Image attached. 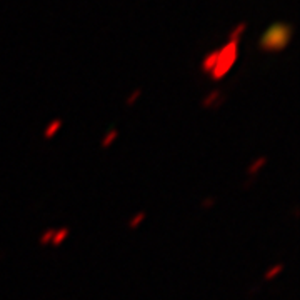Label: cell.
Returning <instances> with one entry per match:
<instances>
[{
  "label": "cell",
  "instance_id": "obj_3",
  "mask_svg": "<svg viewBox=\"0 0 300 300\" xmlns=\"http://www.w3.org/2000/svg\"><path fill=\"white\" fill-rule=\"evenodd\" d=\"M60 127H62V122H60V120H54V122H52L50 125L45 128V133H44L45 139H52V137L55 135L57 130H59Z\"/></svg>",
  "mask_w": 300,
  "mask_h": 300
},
{
  "label": "cell",
  "instance_id": "obj_4",
  "mask_svg": "<svg viewBox=\"0 0 300 300\" xmlns=\"http://www.w3.org/2000/svg\"><path fill=\"white\" fill-rule=\"evenodd\" d=\"M115 139H117V132H115V130H110V132L107 133L105 139L102 140V147H103V149H107V147H110V142H113Z\"/></svg>",
  "mask_w": 300,
  "mask_h": 300
},
{
  "label": "cell",
  "instance_id": "obj_2",
  "mask_svg": "<svg viewBox=\"0 0 300 300\" xmlns=\"http://www.w3.org/2000/svg\"><path fill=\"white\" fill-rule=\"evenodd\" d=\"M69 233H70V230H69V228H65V227H62L60 230H55V233H54V237H52V242H50V244L55 245V247H59L62 242H64L67 237H69Z\"/></svg>",
  "mask_w": 300,
  "mask_h": 300
},
{
  "label": "cell",
  "instance_id": "obj_6",
  "mask_svg": "<svg viewBox=\"0 0 300 300\" xmlns=\"http://www.w3.org/2000/svg\"><path fill=\"white\" fill-rule=\"evenodd\" d=\"M144 218H145V213L144 212L137 213L135 218H133V220H130V228H137V225H139V223L144 220Z\"/></svg>",
  "mask_w": 300,
  "mask_h": 300
},
{
  "label": "cell",
  "instance_id": "obj_8",
  "mask_svg": "<svg viewBox=\"0 0 300 300\" xmlns=\"http://www.w3.org/2000/svg\"><path fill=\"white\" fill-rule=\"evenodd\" d=\"M264 164H265V159H259V160L255 162V165H252L250 169H249V174H252V175H254V174H257V170H259L260 167L264 165Z\"/></svg>",
  "mask_w": 300,
  "mask_h": 300
},
{
  "label": "cell",
  "instance_id": "obj_5",
  "mask_svg": "<svg viewBox=\"0 0 300 300\" xmlns=\"http://www.w3.org/2000/svg\"><path fill=\"white\" fill-rule=\"evenodd\" d=\"M54 233H55L54 228H50V230H47V232L44 233V235L40 237V244H42V245L50 244V242H52V237H54Z\"/></svg>",
  "mask_w": 300,
  "mask_h": 300
},
{
  "label": "cell",
  "instance_id": "obj_7",
  "mask_svg": "<svg viewBox=\"0 0 300 300\" xmlns=\"http://www.w3.org/2000/svg\"><path fill=\"white\" fill-rule=\"evenodd\" d=\"M280 270H282V265H275V269H270L269 272L265 274V279L267 280H272V277H275V275H277Z\"/></svg>",
  "mask_w": 300,
  "mask_h": 300
},
{
  "label": "cell",
  "instance_id": "obj_1",
  "mask_svg": "<svg viewBox=\"0 0 300 300\" xmlns=\"http://www.w3.org/2000/svg\"><path fill=\"white\" fill-rule=\"evenodd\" d=\"M292 28L287 23H274L264 32L259 47L264 52H280L289 45Z\"/></svg>",
  "mask_w": 300,
  "mask_h": 300
}]
</instances>
